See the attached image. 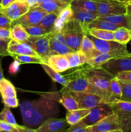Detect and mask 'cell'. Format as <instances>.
Segmentation results:
<instances>
[{
	"label": "cell",
	"instance_id": "cell-11",
	"mask_svg": "<svg viewBox=\"0 0 131 132\" xmlns=\"http://www.w3.org/2000/svg\"><path fill=\"white\" fill-rule=\"evenodd\" d=\"M101 68L114 76L121 72L131 71V54L110 59L102 64Z\"/></svg>",
	"mask_w": 131,
	"mask_h": 132
},
{
	"label": "cell",
	"instance_id": "cell-45",
	"mask_svg": "<svg viewBox=\"0 0 131 132\" xmlns=\"http://www.w3.org/2000/svg\"><path fill=\"white\" fill-rule=\"evenodd\" d=\"M2 99L5 106H6L8 108H15L19 106V101L16 97H15L2 98Z\"/></svg>",
	"mask_w": 131,
	"mask_h": 132
},
{
	"label": "cell",
	"instance_id": "cell-54",
	"mask_svg": "<svg viewBox=\"0 0 131 132\" xmlns=\"http://www.w3.org/2000/svg\"><path fill=\"white\" fill-rule=\"evenodd\" d=\"M127 14L131 18V5L127 4Z\"/></svg>",
	"mask_w": 131,
	"mask_h": 132
},
{
	"label": "cell",
	"instance_id": "cell-59",
	"mask_svg": "<svg viewBox=\"0 0 131 132\" xmlns=\"http://www.w3.org/2000/svg\"><path fill=\"white\" fill-rule=\"evenodd\" d=\"M1 0H0V4H1ZM1 8V7H0Z\"/></svg>",
	"mask_w": 131,
	"mask_h": 132
},
{
	"label": "cell",
	"instance_id": "cell-7",
	"mask_svg": "<svg viewBox=\"0 0 131 132\" xmlns=\"http://www.w3.org/2000/svg\"><path fill=\"white\" fill-rule=\"evenodd\" d=\"M68 81V85L60 91V94L64 92H87L100 95L96 88L89 82L86 77H77Z\"/></svg>",
	"mask_w": 131,
	"mask_h": 132
},
{
	"label": "cell",
	"instance_id": "cell-50",
	"mask_svg": "<svg viewBox=\"0 0 131 132\" xmlns=\"http://www.w3.org/2000/svg\"><path fill=\"white\" fill-rule=\"evenodd\" d=\"M15 1L16 0H1L0 7H1V9H6V8L8 7L12 3H14Z\"/></svg>",
	"mask_w": 131,
	"mask_h": 132
},
{
	"label": "cell",
	"instance_id": "cell-51",
	"mask_svg": "<svg viewBox=\"0 0 131 132\" xmlns=\"http://www.w3.org/2000/svg\"><path fill=\"white\" fill-rule=\"evenodd\" d=\"M57 1V0H39L38 1V3L37 4H39V3H46V2H48V1ZM58 1H66V2H68L69 3L71 4V1L73 0H58ZM35 5V6H36Z\"/></svg>",
	"mask_w": 131,
	"mask_h": 132
},
{
	"label": "cell",
	"instance_id": "cell-1",
	"mask_svg": "<svg viewBox=\"0 0 131 132\" xmlns=\"http://www.w3.org/2000/svg\"><path fill=\"white\" fill-rule=\"evenodd\" d=\"M21 114L24 126L37 129L46 120L55 117L59 107L55 97L50 94L33 101H25L20 104Z\"/></svg>",
	"mask_w": 131,
	"mask_h": 132
},
{
	"label": "cell",
	"instance_id": "cell-60",
	"mask_svg": "<svg viewBox=\"0 0 131 132\" xmlns=\"http://www.w3.org/2000/svg\"><path fill=\"white\" fill-rule=\"evenodd\" d=\"M1 8H0V11H1Z\"/></svg>",
	"mask_w": 131,
	"mask_h": 132
},
{
	"label": "cell",
	"instance_id": "cell-34",
	"mask_svg": "<svg viewBox=\"0 0 131 132\" xmlns=\"http://www.w3.org/2000/svg\"><path fill=\"white\" fill-rule=\"evenodd\" d=\"M119 27L107 21L104 20V19L96 18L91 23L87 25V30L91 29V28H96V29H101L106 30L114 31Z\"/></svg>",
	"mask_w": 131,
	"mask_h": 132
},
{
	"label": "cell",
	"instance_id": "cell-22",
	"mask_svg": "<svg viewBox=\"0 0 131 132\" xmlns=\"http://www.w3.org/2000/svg\"><path fill=\"white\" fill-rule=\"evenodd\" d=\"M50 56L55 54H60V55H66L70 52H73L72 50L66 44L58 41L56 38L53 36L52 32L50 39Z\"/></svg>",
	"mask_w": 131,
	"mask_h": 132
},
{
	"label": "cell",
	"instance_id": "cell-48",
	"mask_svg": "<svg viewBox=\"0 0 131 132\" xmlns=\"http://www.w3.org/2000/svg\"><path fill=\"white\" fill-rule=\"evenodd\" d=\"M15 126L17 130V132H37L36 129L30 128L27 127L24 125V126H21V125H17Z\"/></svg>",
	"mask_w": 131,
	"mask_h": 132
},
{
	"label": "cell",
	"instance_id": "cell-46",
	"mask_svg": "<svg viewBox=\"0 0 131 132\" xmlns=\"http://www.w3.org/2000/svg\"><path fill=\"white\" fill-rule=\"evenodd\" d=\"M0 131L17 132V130L15 126H13L5 121L0 120Z\"/></svg>",
	"mask_w": 131,
	"mask_h": 132
},
{
	"label": "cell",
	"instance_id": "cell-32",
	"mask_svg": "<svg viewBox=\"0 0 131 132\" xmlns=\"http://www.w3.org/2000/svg\"><path fill=\"white\" fill-rule=\"evenodd\" d=\"M131 40V30L125 27H119L114 31V41L127 45Z\"/></svg>",
	"mask_w": 131,
	"mask_h": 132
},
{
	"label": "cell",
	"instance_id": "cell-10",
	"mask_svg": "<svg viewBox=\"0 0 131 132\" xmlns=\"http://www.w3.org/2000/svg\"><path fill=\"white\" fill-rule=\"evenodd\" d=\"M88 132H107L120 130L119 120L116 114H113L102 119L92 126L86 127Z\"/></svg>",
	"mask_w": 131,
	"mask_h": 132
},
{
	"label": "cell",
	"instance_id": "cell-15",
	"mask_svg": "<svg viewBox=\"0 0 131 132\" xmlns=\"http://www.w3.org/2000/svg\"><path fill=\"white\" fill-rule=\"evenodd\" d=\"M30 7L29 4L24 0H16L8 7L1 9V11L8 17L12 21H14L25 14Z\"/></svg>",
	"mask_w": 131,
	"mask_h": 132
},
{
	"label": "cell",
	"instance_id": "cell-24",
	"mask_svg": "<svg viewBox=\"0 0 131 132\" xmlns=\"http://www.w3.org/2000/svg\"><path fill=\"white\" fill-rule=\"evenodd\" d=\"M70 5V3L63 1H51L48 2L37 4L36 6H39L46 13L60 12L64 8Z\"/></svg>",
	"mask_w": 131,
	"mask_h": 132
},
{
	"label": "cell",
	"instance_id": "cell-26",
	"mask_svg": "<svg viewBox=\"0 0 131 132\" xmlns=\"http://www.w3.org/2000/svg\"><path fill=\"white\" fill-rule=\"evenodd\" d=\"M65 55L68 59L69 68L82 65V64L87 63L88 61V59L85 55V54L80 50L77 52H70Z\"/></svg>",
	"mask_w": 131,
	"mask_h": 132
},
{
	"label": "cell",
	"instance_id": "cell-41",
	"mask_svg": "<svg viewBox=\"0 0 131 132\" xmlns=\"http://www.w3.org/2000/svg\"><path fill=\"white\" fill-rule=\"evenodd\" d=\"M115 77L120 82L131 84V71L121 72L117 73Z\"/></svg>",
	"mask_w": 131,
	"mask_h": 132
},
{
	"label": "cell",
	"instance_id": "cell-21",
	"mask_svg": "<svg viewBox=\"0 0 131 132\" xmlns=\"http://www.w3.org/2000/svg\"><path fill=\"white\" fill-rule=\"evenodd\" d=\"M73 10H72L71 4L64 8L62 10H61L57 18L56 21L55 22V25H54V29L53 32H59L62 30L63 27H64L66 24L73 19Z\"/></svg>",
	"mask_w": 131,
	"mask_h": 132
},
{
	"label": "cell",
	"instance_id": "cell-36",
	"mask_svg": "<svg viewBox=\"0 0 131 132\" xmlns=\"http://www.w3.org/2000/svg\"><path fill=\"white\" fill-rule=\"evenodd\" d=\"M87 34L100 39L114 41V31L91 28L87 30Z\"/></svg>",
	"mask_w": 131,
	"mask_h": 132
},
{
	"label": "cell",
	"instance_id": "cell-33",
	"mask_svg": "<svg viewBox=\"0 0 131 132\" xmlns=\"http://www.w3.org/2000/svg\"><path fill=\"white\" fill-rule=\"evenodd\" d=\"M71 6L95 14L97 12V4L93 0H73Z\"/></svg>",
	"mask_w": 131,
	"mask_h": 132
},
{
	"label": "cell",
	"instance_id": "cell-37",
	"mask_svg": "<svg viewBox=\"0 0 131 132\" xmlns=\"http://www.w3.org/2000/svg\"><path fill=\"white\" fill-rule=\"evenodd\" d=\"M15 60H17L21 64L24 63H37V64H43L44 62L39 57L33 56L30 55H14L12 56Z\"/></svg>",
	"mask_w": 131,
	"mask_h": 132
},
{
	"label": "cell",
	"instance_id": "cell-2",
	"mask_svg": "<svg viewBox=\"0 0 131 132\" xmlns=\"http://www.w3.org/2000/svg\"><path fill=\"white\" fill-rule=\"evenodd\" d=\"M115 76L102 68H92L87 73L86 77L89 82L96 88L100 96L109 103L110 96V81Z\"/></svg>",
	"mask_w": 131,
	"mask_h": 132
},
{
	"label": "cell",
	"instance_id": "cell-9",
	"mask_svg": "<svg viewBox=\"0 0 131 132\" xmlns=\"http://www.w3.org/2000/svg\"><path fill=\"white\" fill-rule=\"evenodd\" d=\"M47 13L39 6L30 7L28 12L12 23V26L20 24L23 27L38 25Z\"/></svg>",
	"mask_w": 131,
	"mask_h": 132
},
{
	"label": "cell",
	"instance_id": "cell-38",
	"mask_svg": "<svg viewBox=\"0 0 131 132\" xmlns=\"http://www.w3.org/2000/svg\"><path fill=\"white\" fill-rule=\"evenodd\" d=\"M0 120L5 121L13 126H15L17 125L14 115L12 114L8 107H7L6 106H5L3 110L0 113Z\"/></svg>",
	"mask_w": 131,
	"mask_h": 132
},
{
	"label": "cell",
	"instance_id": "cell-14",
	"mask_svg": "<svg viewBox=\"0 0 131 132\" xmlns=\"http://www.w3.org/2000/svg\"><path fill=\"white\" fill-rule=\"evenodd\" d=\"M69 126L66 118L51 117L42 122L36 130L37 132H66Z\"/></svg>",
	"mask_w": 131,
	"mask_h": 132
},
{
	"label": "cell",
	"instance_id": "cell-49",
	"mask_svg": "<svg viewBox=\"0 0 131 132\" xmlns=\"http://www.w3.org/2000/svg\"><path fill=\"white\" fill-rule=\"evenodd\" d=\"M10 29L0 27V38L10 39Z\"/></svg>",
	"mask_w": 131,
	"mask_h": 132
},
{
	"label": "cell",
	"instance_id": "cell-43",
	"mask_svg": "<svg viewBox=\"0 0 131 132\" xmlns=\"http://www.w3.org/2000/svg\"><path fill=\"white\" fill-rule=\"evenodd\" d=\"M86 127L87 126L83 122L80 121L75 125H70L66 132H88Z\"/></svg>",
	"mask_w": 131,
	"mask_h": 132
},
{
	"label": "cell",
	"instance_id": "cell-39",
	"mask_svg": "<svg viewBox=\"0 0 131 132\" xmlns=\"http://www.w3.org/2000/svg\"><path fill=\"white\" fill-rule=\"evenodd\" d=\"M24 28L27 33L30 36H38L48 34L46 30L40 27L39 25L26 26V27H24Z\"/></svg>",
	"mask_w": 131,
	"mask_h": 132
},
{
	"label": "cell",
	"instance_id": "cell-31",
	"mask_svg": "<svg viewBox=\"0 0 131 132\" xmlns=\"http://www.w3.org/2000/svg\"><path fill=\"white\" fill-rule=\"evenodd\" d=\"M61 98L59 100V102L60 104H62L66 109L68 111L75 110L79 109L78 104L77 100L74 98V97L69 92L62 93Z\"/></svg>",
	"mask_w": 131,
	"mask_h": 132
},
{
	"label": "cell",
	"instance_id": "cell-19",
	"mask_svg": "<svg viewBox=\"0 0 131 132\" xmlns=\"http://www.w3.org/2000/svg\"><path fill=\"white\" fill-rule=\"evenodd\" d=\"M73 10V18L80 22L83 25L87 27V25L99 17L97 14L90 12L83 9L71 6Z\"/></svg>",
	"mask_w": 131,
	"mask_h": 132
},
{
	"label": "cell",
	"instance_id": "cell-58",
	"mask_svg": "<svg viewBox=\"0 0 131 132\" xmlns=\"http://www.w3.org/2000/svg\"><path fill=\"white\" fill-rule=\"evenodd\" d=\"M118 132H123V131H122V130H119Z\"/></svg>",
	"mask_w": 131,
	"mask_h": 132
},
{
	"label": "cell",
	"instance_id": "cell-55",
	"mask_svg": "<svg viewBox=\"0 0 131 132\" xmlns=\"http://www.w3.org/2000/svg\"><path fill=\"white\" fill-rule=\"evenodd\" d=\"M118 1H121V2H123V3H128L130 2L131 0H118Z\"/></svg>",
	"mask_w": 131,
	"mask_h": 132
},
{
	"label": "cell",
	"instance_id": "cell-28",
	"mask_svg": "<svg viewBox=\"0 0 131 132\" xmlns=\"http://www.w3.org/2000/svg\"><path fill=\"white\" fill-rule=\"evenodd\" d=\"M90 112L89 109H77L68 111L66 113V119L69 125H73L82 121Z\"/></svg>",
	"mask_w": 131,
	"mask_h": 132
},
{
	"label": "cell",
	"instance_id": "cell-44",
	"mask_svg": "<svg viewBox=\"0 0 131 132\" xmlns=\"http://www.w3.org/2000/svg\"><path fill=\"white\" fill-rule=\"evenodd\" d=\"M12 21L2 11H0V27L10 29L12 27Z\"/></svg>",
	"mask_w": 131,
	"mask_h": 132
},
{
	"label": "cell",
	"instance_id": "cell-18",
	"mask_svg": "<svg viewBox=\"0 0 131 132\" xmlns=\"http://www.w3.org/2000/svg\"><path fill=\"white\" fill-rule=\"evenodd\" d=\"M46 64L59 73L67 71L69 68L68 59L65 55L55 54L50 55Z\"/></svg>",
	"mask_w": 131,
	"mask_h": 132
},
{
	"label": "cell",
	"instance_id": "cell-57",
	"mask_svg": "<svg viewBox=\"0 0 131 132\" xmlns=\"http://www.w3.org/2000/svg\"><path fill=\"white\" fill-rule=\"evenodd\" d=\"M127 4H128V5H131V1H130V2H128Z\"/></svg>",
	"mask_w": 131,
	"mask_h": 132
},
{
	"label": "cell",
	"instance_id": "cell-25",
	"mask_svg": "<svg viewBox=\"0 0 131 132\" xmlns=\"http://www.w3.org/2000/svg\"><path fill=\"white\" fill-rule=\"evenodd\" d=\"M30 37L24 27L20 24L12 25L10 28V37L11 39L21 43H25Z\"/></svg>",
	"mask_w": 131,
	"mask_h": 132
},
{
	"label": "cell",
	"instance_id": "cell-47",
	"mask_svg": "<svg viewBox=\"0 0 131 132\" xmlns=\"http://www.w3.org/2000/svg\"><path fill=\"white\" fill-rule=\"evenodd\" d=\"M21 63L17 60H14L12 63H11L9 67L8 72L10 74H15L19 71L20 68Z\"/></svg>",
	"mask_w": 131,
	"mask_h": 132
},
{
	"label": "cell",
	"instance_id": "cell-53",
	"mask_svg": "<svg viewBox=\"0 0 131 132\" xmlns=\"http://www.w3.org/2000/svg\"><path fill=\"white\" fill-rule=\"evenodd\" d=\"M4 78L3 71L2 67H1V60L0 59V81Z\"/></svg>",
	"mask_w": 131,
	"mask_h": 132
},
{
	"label": "cell",
	"instance_id": "cell-5",
	"mask_svg": "<svg viewBox=\"0 0 131 132\" xmlns=\"http://www.w3.org/2000/svg\"><path fill=\"white\" fill-rule=\"evenodd\" d=\"M51 32L38 36H30L25 42L35 50L39 56L43 60L44 64H47L48 59L50 57V39Z\"/></svg>",
	"mask_w": 131,
	"mask_h": 132
},
{
	"label": "cell",
	"instance_id": "cell-3",
	"mask_svg": "<svg viewBox=\"0 0 131 132\" xmlns=\"http://www.w3.org/2000/svg\"><path fill=\"white\" fill-rule=\"evenodd\" d=\"M87 27L75 19L69 20L63 27L62 32L67 45L73 50L79 51L83 37L87 33Z\"/></svg>",
	"mask_w": 131,
	"mask_h": 132
},
{
	"label": "cell",
	"instance_id": "cell-30",
	"mask_svg": "<svg viewBox=\"0 0 131 132\" xmlns=\"http://www.w3.org/2000/svg\"><path fill=\"white\" fill-rule=\"evenodd\" d=\"M59 13L60 12L48 13L43 17V18L38 25L46 30L48 33L53 32L54 29L55 22L57 18L58 15H59Z\"/></svg>",
	"mask_w": 131,
	"mask_h": 132
},
{
	"label": "cell",
	"instance_id": "cell-23",
	"mask_svg": "<svg viewBox=\"0 0 131 132\" xmlns=\"http://www.w3.org/2000/svg\"><path fill=\"white\" fill-rule=\"evenodd\" d=\"M79 50L85 54L88 60L95 57L98 56L100 54H101V52L98 51L95 48L93 42L87 36V34L85 35L84 37H83Z\"/></svg>",
	"mask_w": 131,
	"mask_h": 132
},
{
	"label": "cell",
	"instance_id": "cell-12",
	"mask_svg": "<svg viewBox=\"0 0 131 132\" xmlns=\"http://www.w3.org/2000/svg\"><path fill=\"white\" fill-rule=\"evenodd\" d=\"M113 109L108 104L98 106L90 110V112L87 116L81 121L86 126H92L102 119L113 114Z\"/></svg>",
	"mask_w": 131,
	"mask_h": 132
},
{
	"label": "cell",
	"instance_id": "cell-56",
	"mask_svg": "<svg viewBox=\"0 0 131 132\" xmlns=\"http://www.w3.org/2000/svg\"><path fill=\"white\" fill-rule=\"evenodd\" d=\"M119 130H116V131H107V132H118Z\"/></svg>",
	"mask_w": 131,
	"mask_h": 132
},
{
	"label": "cell",
	"instance_id": "cell-35",
	"mask_svg": "<svg viewBox=\"0 0 131 132\" xmlns=\"http://www.w3.org/2000/svg\"><path fill=\"white\" fill-rule=\"evenodd\" d=\"M41 66H42V67L43 68V69L44 70L45 72L48 73V75L54 81H55V82H59V84L62 85L63 86H66L68 85V80L64 77V76L60 74L59 72L53 70L52 68H50L48 64H44V63L41 64Z\"/></svg>",
	"mask_w": 131,
	"mask_h": 132
},
{
	"label": "cell",
	"instance_id": "cell-6",
	"mask_svg": "<svg viewBox=\"0 0 131 132\" xmlns=\"http://www.w3.org/2000/svg\"><path fill=\"white\" fill-rule=\"evenodd\" d=\"M97 4L96 14L99 16L127 14V3L118 0H93Z\"/></svg>",
	"mask_w": 131,
	"mask_h": 132
},
{
	"label": "cell",
	"instance_id": "cell-17",
	"mask_svg": "<svg viewBox=\"0 0 131 132\" xmlns=\"http://www.w3.org/2000/svg\"><path fill=\"white\" fill-rule=\"evenodd\" d=\"M8 52L10 53L11 57L14 55H30L39 57L27 43L18 42L12 39H10L8 45Z\"/></svg>",
	"mask_w": 131,
	"mask_h": 132
},
{
	"label": "cell",
	"instance_id": "cell-16",
	"mask_svg": "<svg viewBox=\"0 0 131 132\" xmlns=\"http://www.w3.org/2000/svg\"><path fill=\"white\" fill-rule=\"evenodd\" d=\"M131 53L128 51H114L108 53H101L98 56L89 59L87 63L92 66L93 68H101L102 64H105L110 59L129 55Z\"/></svg>",
	"mask_w": 131,
	"mask_h": 132
},
{
	"label": "cell",
	"instance_id": "cell-27",
	"mask_svg": "<svg viewBox=\"0 0 131 132\" xmlns=\"http://www.w3.org/2000/svg\"><path fill=\"white\" fill-rule=\"evenodd\" d=\"M110 96L108 104L116 103V102L121 100V86L120 82L116 78V77H113L110 81Z\"/></svg>",
	"mask_w": 131,
	"mask_h": 132
},
{
	"label": "cell",
	"instance_id": "cell-13",
	"mask_svg": "<svg viewBox=\"0 0 131 132\" xmlns=\"http://www.w3.org/2000/svg\"><path fill=\"white\" fill-rule=\"evenodd\" d=\"M87 36L93 42L95 48L101 53H108L114 51H128L127 45L119 43L115 41L100 39L89 34H87Z\"/></svg>",
	"mask_w": 131,
	"mask_h": 132
},
{
	"label": "cell",
	"instance_id": "cell-40",
	"mask_svg": "<svg viewBox=\"0 0 131 132\" xmlns=\"http://www.w3.org/2000/svg\"><path fill=\"white\" fill-rule=\"evenodd\" d=\"M120 83L122 88L121 101L131 103V84L121 82Z\"/></svg>",
	"mask_w": 131,
	"mask_h": 132
},
{
	"label": "cell",
	"instance_id": "cell-8",
	"mask_svg": "<svg viewBox=\"0 0 131 132\" xmlns=\"http://www.w3.org/2000/svg\"><path fill=\"white\" fill-rule=\"evenodd\" d=\"M78 104L79 109H92L98 106L107 104L100 95L87 92H71Z\"/></svg>",
	"mask_w": 131,
	"mask_h": 132
},
{
	"label": "cell",
	"instance_id": "cell-42",
	"mask_svg": "<svg viewBox=\"0 0 131 132\" xmlns=\"http://www.w3.org/2000/svg\"><path fill=\"white\" fill-rule=\"evenodd\" d=\"M10 39L0 38V56H11L8 52V45Z\"/></svg>",
	"mask_w": 131,
	"mask_h": 132
},
{
	"label": "cell",
	"instance_id": "cell-29",
	"mask_svg": "<svg viewBox=\"0 0 131 132\" xmlns=\"http://www.w3.org/2000/svg\"><path fill=\"white\" fill-rule=\"evenodd\" d=\"M0 94L2 98L17 97L14 86L10 81L5 78L0 81Z\"/></svg>",
	"mask_w": 131,
	"mask_h": 132
},
{
	"label": "cell",
	"instance_id": "cell-20",
	"mask_svg": "<svg viewBox=\"0 0 131 132\" xmlns=\"http://www.w3.org/2000/svg\"><path fill=\"white\" fill-rule=\"evenodd\" d=\"M98 18L107 21L118 27H125L131 30V18L127 14L101 15Z\"/></svg>",
	"mask_w": 131,
	"mask_h": 132
},
{
	"label": "cell",
	"instance_id": "cell-61",
	"mask_svg": "<svg viewBox=\"0 0 131 132\" xmlns=\"http://www.w3.org/2000/svg\"><path fill=\"white\" fill-rule=\"evenodd\" d=\"M0 132H1V131H0Z\"/></svg>",
	"mask_w": 131,
	"mask_h": 132
},
{
	"label": "cell",
	"instance_id": "cell-4",
	"mask_svg": "<svg viewBox=\"0 0 131 132\" xmlns=\"http://www.w3.org/2000/svg\"><path fill=\"white\" fill-rule=\"evenodd\" d=\"M108 104L118 116L122 131L131 132V103L121 100Z\"/></svg>",
	"mask_w": 131,
	"mask_h": 132
},
{
	"label": "cell",
	"instance_id": "cell-52",
	"mask_svg": "<svg viewBox=\"0 0 131 132\" xmlns=\"http://www.w3.org/2000/svg\"><path fill=\"white\" fill-rule=\"evenodd\" d=\"M25 1H26L28 4L30 5V6L31 7L32 6H35L37 3H38L39 0H24Z\"/></svg>",
	"mask_w": 131,
	"mask_h": 132
}]
</instances>
